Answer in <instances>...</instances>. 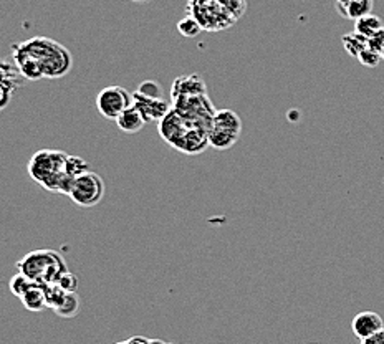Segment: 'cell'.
<instances>
[{
  "instance_id": "13",
  "label": "cell",
  "mask_w": 384,
  "mask_h": 344,
  "mask_svg": "<svg viewBox=\"0 0 384 344\" xmlns=\"http://www.w3.org/2000/svg\"><path fill=\"white\" fill-rule=\"evenodd\" d=\"M381 29H384L383 20L379 19L378 15H374V13H369V15L361 17V19H358L355 22V32L363 35V37H366V38L373 37V35L378 33Z\"/></svg>"
},
{
  "instance_id": "25",
  "label": "cell",
  "mask_w": 384,
  "mask_h": 344,
  "mask_svg": "<svg viewBox=\"0 0 384 344\" xmlns=\"http://www.w3.org/2000/svg\"><path fill=\"white\" fill-rule=\"evenodd\" d=\"M353 0H337V8L339 12V15L344 17V12H346V7L350 6Z\"/></svg>"
},
{
  "instance_id": "23",
  "label": "cell",
  "mask_w": 384,
  "mask_h": 344,
  "mask_svg": "<svg viewBox=\"0 0 384 344\" xmlns=\"http://www.w3.org/2000/svg\"><path fill=\"white\" fill-rule=\"evenodd\" d=\"M368 47L371 48V50L383 53V50H384V29H381L378 33H374L373 37L368 38Z\"/></svg>"
},
{
  "instance_id": "16",
  "label": "cell",
  "mask_w": 384,
  "mask_h": 344,
  "mask_svg": "<svg viewBox=\"0 0 384 344\" xmlns=\"http://www.w3.org/2000/svg\"><path fill=\"white\" fill-rule=\"evenodd\" d=\"M79 311V298L77 293H66L61 303L55 308V313L61 318H73Z\"/></svg>"
},
{
  "instance_id": "12",
  "label": "cell",
  "mask_w": 384,
  "mask_h": 344,
  "mask_svg": "<svg viewBox=\"0 0 384 344\" xmlns=\"http://www.w3.org/2000/svg\"><path fill=\"white\" fill-rule=\"evenodd\" d=\"M20 299L29 311H42L48 308L45 297V285L33 283L24 295H22Z\"/></svg>"
},
{
  "instance_id": "28",
  "label": "cell",
  "mask_w": 384,
  "mask_h": 344,
  "mask_svg": "<svg viewBox=\"0 0 384 344\" xmlns=\"http://www.w3.org/2000/svg\"><path fill=\"white\" fill-rule=\"evenodd\" d=\"M132 2H138V3H146V2H151V0H132Z\"/></svg>"
},
{
  "instance_id": "5",
  "label": "cell",
  "mask_w": 384,
  "mask_h": 344,
  "mask_svg": "<svg viewBox=\"0 0 384 344\" xmlns=\"http://www.w3.org/2000/svg\"><path fill=\"white\" fill-rule=\"evenodd\" d=\"M105 189L103 178L96 172L86 171L75 179L68 197L83 209H90V207L100 204L101 198L105 197Z\"/></svg>"
},
{
  "instance_id": "26",
  "label": "cell",
  "mask_w": 384,
  "mask_h": 344,
  "mask_svg": "<svg viewBox=\"0 0 384 344\" xmlns=\"http://www.w3.org/2000/svg\"><path fill=\"white\" fill-rule=\"evenodd\" d=\"M126 344H149V339H146L143 336H135V338L128 339Z\"/></svg>"
},
{
  "instance_id": "11",
  "label": "cell",
  "mask_w": 384,
  "mask_h": 344,
  "mask_svg": "<svg viewBox=\"0 0 384 344\" xmlns=\"http://www.w3.org/2000/svg\"><path fill=\"white\" fill-rule=\"evenodd\" d=\"M146 123L148 121H146L144 114L141 113L135 104H132L131 108H128L126 111L116 119V126L123 132H126V134H136V132H139L144 127Z\"/></svg>"
},
{
  "instance_id": "14",
  "label": "cell",
  "mask_w": 384,
  "mask_h": 344,
  "mask_svg": "<svg viewBox=\"0 0 384 344\" xmlns=\"http://www.w3.org/2000/svg\"><path fill=\"white\" fill-rule=\"evenodd\" d=\"M341 42H343L344 50L350 53L353 58H358L360 53L363 52L364 48H368V38L363 37V35H360L358 32L343 35Z\"/></svg>"
},
{
  "instance_id": "17",
  "label": "cell",
  "mask_w": 384,
  "mask_h": 344,
  "mask_svg": "<svg viewBox=\"0 0 384 344\" xmlns=\"http://www.w3.org/2000/svg\"><path fill=\"white\" fill-rule=\"evenodd\" d=\"M178 30H179V33L185 38H196L197 35L202 32V25H201V22L196 19V17L189 15V17H184V19L179 22Z\"/></svg>"
},
{
  "instance_id": "32",
  "label": "cell",
  "mask_w": 384,
  "mask_h": 344,
  "mask_svg": "<svg viewBox=\"0 0 384 344\" xmlns=\"http://www.w3.org/2000/svg\"><path fill=\"white\" fill-rule=\"evenodd\" d=\"M171 344H172V343H171Z\"/></svg>"
},
{
  "instance_id": "21",
  "label": "cell",
  "mask_w": 384,
  "mask_h": 344,
  "mask_svg": "<svg viewBox=\"0 0 384 344\" xmlns=\"http://www.w3.org/2000/svg\"><path fill=\"white\" fill-rule=\"evenodd\" d=\"M136 93H139V95L143 96H148V98H162L161 85H159L158 81H153V79H148V81L141 83Z\"/></svg>"
},
{
  "instance_id": "18",
  "label": "cell",
  "mask_w": 384,
  "mask_h": 344,
  "mask_svg": "<svg viewBox=\"0 0 384 344\" xmlns=\"http://www.w3.org/2000/svg\"><path fill=\"white\" fill-rule=\"evenodd\" d=\"M35 283L33 280H30L29 276L25 275V273H22L19 272L17 273V275H13L10 278V291L13 295H15V297H22V295L25 293L26 290L30 288V286H32Z\"/></svg>"
},
{
  "instance_id": "27",
  "label": "cell",
  "mask_w": 384,
  "mask_h": 344,
  "mask_svg": "<svg viewBox=\"0 0 384 344\" xmlns=\"http://www.w3.org/2000/svg\"><path fill=\"white\" fill-rule=\"evenodd\" d=\"M149 344H167V343L161 341V339H149Z\"/></svg>"
},
{
  "instance_id": "15",
  "label": "cell",
  "mask_w": 384,
  "mask_h": 344,
  "mask_svg": "<svg viewBox=\"0 0 384 344\" xmlns=\"http://www.w3.org/2000/svg\"><path fill=\"white\" fill-rule=\"evenodd\" d=\"M373 0H353L350 6L346 7V12H344V19L350 20H358L361 17L369 15L373 12Z\"/></svg>"
},
{
  "instance_id": "1",
  "label": "cell",
  "mask_w": 384,
  "mask_h": 344,
  "mask_svg": "<svg viewBox=\"0 0 384 344\" xmlns=\"http://www.w3.org/2000/svg\"><path fill=\"white\" fill-rule=\"evenodd\" d=\"M12 56H25L37 63L43 78L59 79L70 73L72 53L60 42L47 37H33L12 45Z\"/></svg>"
},
{
  "instance_id": "2",
  "label": "cell",
  "mask_w": 384,
  "mask_h": 344,
  "mask_svg": "<svg viewBox=\"0 0 384 344\" xmlns=\"http://www.w3.org/2000/svg\"><path fill=\"white\" fill-rule=\"evenodd\" d=\"M66 159H68V154L63 151L42 149V151L33 154L26 169H29L30 178L43 189L70 196L77 178H72L66 172Z\"/></svg>"
},
{
  "instance_id": "30",
  "label": "cell",
  "mask_w": 384,
  "mask_h": 344,
  "mask_svg": "<svg viewBox=\"0 0 384 344\" xmlns=\"http://www.w3.org/2000/svg\"><path fill=\"white\" fill-rule=\"evenodd\" d=\"M116 344H126V343H116Z\"/></svg>"
},
{
  "instance_id": "8",
  "label": "cell",
  "mask_w": 384,
  "mask_h": 344,
  "mask_svg": "<svg viewBox=\"0 0 384 344\" xmlns=\"http://www.w3.org/2000/svg\"><path fill=\"white\" fill-rule=\"evenodd\" d=\"M135 96V106L144 114L146 121H161L167 113L171 111V106L162 98H148V96L139 95V93H132Z\"/></svg>"
},
{
  "instance_id": "31",
  "label": "cell",
  "mask_w": 384,
  "mask_h": 344,
  "mask_svg": "<svg viewBox=\"0 0 384 344\" xmlns=\"http://www.w3.org/2000/svg\"><path fill=\"white\" fill-rule=\"evenodd\" d=\"M312 344H316V343H312Z\"/></svg>"
},
{
  "instance_id": "9",
  "label": "cell",
  "mask_w": 384,
  "mask_h": 344,
  "mask_svg": "<svg viewBox=\"0 0 384 344\" xmlns=\"http://www.w3.org/2000/svg\"><path fill=\"white\" fill-rule=\"evenodd\" d=\"M204 93H207V88L202 78L197 77V75H192V77H181L176 79L171 96L172 100H178L183 98V96H196L204 95Z\"/></svg>"
},
{
  "instance_id": "20",
  "label": "cell",
  "mask_w": 384,
  "mask_h": 344,
  "mask_svg": "<svg viewBox=\"0 0 384 344\" xmlns=\"http://www.w3.org/2000/svg\"><path fill=\"white\" fill-rule=\"evenodd\" d=\"M381 60H383L381 53L371 50L369 47L364 48V50L360 53V56H358V61H360L363 66H366V68H376Z\"/></svg>"
},
{
  "instance_id": "24",
  "label": "cell",
  "mask_w": 384,
  "mask_h": 344,
  "mask_svg": "<svg viewBox=\"0 0 384 344\" xmlns=\"http://www.w3.org/2000/svg\"><path fill=\"white\" fill-rule=\"evenodd\" d=\"M361 344H384V329L378 331V333L373 334V336L361 339Z\"/></svg>"
},
{
  "instance_id": "29",
  "label": "cell",
  "mask_w": 384,
  "mask_h": 344,
  "mask_svg": "<svg viewBox=\"0 0 384 344\" xmlns=\"http://www.w3.org/2000/svg\"><path fill=\"white\" fill-rule=\"evenodd\" d=\"M381 56H383V60H384V50H383V53H381Z\"/></svg>"
},
{
  "instance_id": "19",
  "label": "cell",
  "mask_w": 384,
  "mask_h": 344,
  "mask_svg": "<svg viewBox=\"0 0 384 344\" xmlns=\"http://www.w3.org/2000/svg\"><path fill=\"white\" fill-rule=\"evenodd\" d=\"M90 171V167H88V162L85 159L78 157V156H70L66 159V172H68L72 178H78V175H82L83 172Z\"/></svg>"
},
{
  "instance_id": "10",
  "label": "cell",
  "mask_w": 384,
  "mask_h": 344,
  "mask_svg": "<svg viewBox=\"0 0 384 344\" xmlns=\"http://www.w3.org/2000/svg\"><path fill=\"white\" fill-rule=\"evenodd\" d=\"M20 72L17 65H10L8 61H2V103L0 108H7L8 101L13 96L17 88L20 86Z\"/></svg>"
},
{
  "instance_id": "22",
  "label": "cell",
  "mask_w": 384,
  "mask_h": 344,
  "mask_svg": "<svg viewBox=\"0 0 384 344\" xmlns=\"http://www.w3.org/2000/svg\"><path fill=\"white\" fill-rule=\"evenodd\" d=\"M59 286L63 291H66V293H77V288H78L77 275H73L72 272H65L63 275L60 276Z\"/></svg>"
},
{
  "instance_id": "7",
  "label": "cell",
  "mask_w": 384,
  "mask_h": 344,
  "mask_svg": "<svg viewBox=\"0 0 384 344\" xmlns=\"http://www.w3.org/2000/svg\"><path fill=\"white\" fill-rule=\"evenodd\" d=\"M351 329L358 339H366L384 329L383 318L374 311H361L353 318Z\"/></svg>"
},
{
  "instance_id": "3",
  "label": "cell",
  "mask_w": 384,
  "mask_h": 344,
  "mask_svg": "<svg viewBox=\"0 0 384 344\" xmlns=\"http://www.w3.org/2000/svg\"><path fill=\"white\" fill-rule=\"evenodd\" d=\"M19 272L25 273L30 280L40 285L59 283L60 276L66 270V263L59 251L55 250H33L26 253L17 263Z\"/></svg>"
},
{
  "instance_id": "4",
  "label": "cell",
  "mask_w": 384,
  "mask_h": 344,
  "mask_svg": "<svg viewBox=\"0 0 384 344\" xmlns=\"http://www.w3.org/2000/svg\"><path fill=\"white\" fill-rule=\"evenodd\" d=\"M242 121L238 114L232 109H219L212 118L209 127V144L212 148L231 149L240 138Z\"/></svg>"
},
{
  "instance_id": "6",
  "label": "cell",
  "mask_w": 384,
  "mask_h": 344,
  "mask_svg": "<svg viewBox=\"0 0 384 344\" xmlns=\"http://www.w3.org/2000/svg\"><path fill=\"white\" fill-rule=\"evenodd\" d=\"M135 104V96L123 86H106L96 96V108L106 119H116Z\"/></svg>"
}]
</instances>
